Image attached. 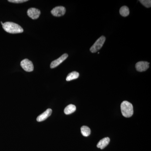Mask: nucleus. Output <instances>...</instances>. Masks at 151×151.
<instances>
[{
    "label": "nucleus",
    "mask_w": 151,
    "mask_h": 151,
    "mask_svg": "<svg viewBox=\"0 0 151 151\" xmlns=\"http://www.w3.org/2000/svg\"><path fill=\"white\" fill-rule=\"evenodd\" d=\"M150 63L147 61H139L135 65L136 69L139 72H143L147 70L149 68Z\"/></svg>",
    "instance_id": "obj_7"
},
{
    "label": "nucleus",
    "mask_w": 151,
    "mask_h": 151,
    "mask_svg": "<svg viewBox=\"0 0 151 151\" xmlns=\"http://www.w3.org/2000/svg\"><path fill=\"white\" fill-rule=\"evenodd\" d=\"M1 24L2 25L4 24V23H3L2 22H1Z\"/></svg>",
    "instance_id": "obj_17"
},
{
    "label": "nucleus",
    "mask_w": 151,
    "mask_h": 151,
    "mask_svg": "<svg viewBox=\"0 0 151 151\" xmlns=\"http://www.w3.org/2000/svg\"><path fill=\"white\" fill-rule=\"evenodd\" d=\"M2 27L5 31L9 33H20L24 31L20 26L12 22H6L2 25Z\"/></svg>",
    "instance_id": "obj_1"
},
{
    "label": "nucleus",
    "mask_w": 151,
    "mask_h": 151,
    "mask_svg": "<svg viewBox=\"0 0 151 151\" xmlns=\"http://www.w3.org/2000/svg\"><path fill=\"white\" fill-rule=\"evenodd\" d=\"M27 14L28 16L32 19H36L40 16L41 12L38 9L31 8L28 10Z\"/></svg>",
    "instance_id": "obj_6"
},
{
    "label": "nucleus",
    "mask_w": 151,
    "mask_h": 151,
    "mask_svg": "<svg viewBox=\"0 0 151 151\" xmlns=\"http://www.w3.org/2000/svg\"><path fill=\"white\" fill-rule=\"evenodd\" d=\"M140 2L143 6L147 8H150L151 1L150 0H140Z\"/></svg>",
    "instance_id": "obj_15"
},
{
    "label": "nucleus",
    "mask_w": 151,
    "mask_h": 151,
    "mask_svg": "<svg viewBox=\"0 0 151 151\" xmlns=\"http://www.w3.org/2000/svg\"><path fill=\"white\" fill-rule=\"evenodd\" d=\"M110 142V139L109 137L103 138V139L99 141V142L97 144V147L103 150L108 145Z\"/></svg>",
    "instance_id": "obj_10"
},
{
    "label": "nucleus",
    "mask_w": 151,
    "mask_h": 151,
    "mask_svg": "<svg viewBox=\"0 0 151 151\" xmlns=\"http://www.w3.org/2000/svg\"><path fill=\"white\" fill-rule=\"evenodd\" d=\"M106 38L104 36H102L97 40L93 45L90 49V51L92 53H95L102 48L103 45L105 43Z\"/></svg>",
    "instance_id": "obj_3"
},
{
    "label": "nucleus",
    "mask_w": 151,
    "mask_h": 151,
    "mask_svg": "<svg viewBox=\"0 0 151 151\" xmlns=\"http://www.w3.org/2000/svg\"><path fill=\"white\" fill-rule=\"evenodd\" d=\"M121 111L123 116L126 118L132 117L134 113L133 105L129 102L124 101L121 105Z\"/></svg>",
    "instance_id": "obj_2"
},
{
    "label": "nucleus",
    "mask_w": 151,
    "mask_h": 151,
    "mask_svg": "<svg viewBox=\"0 0 151 151\" xmlns=\"http://www.w3.org/2000/svg\"><path fill=\"white\" fill-rule=\"evenodd\" d=\"M81 133L84 137H88L91 134V130L90 128L86 126H83L81 127Z\"/></svg>",
    "instance_id": "obj_14"
},
{
    "label": "nucleus",
    "mask_w": 151,
    "mask_h": 151,
    "mask_svg": "<svg viewBox=\"0 0 151 151\" xmlns=\"http://www.w3.org/2000/svg\"><path fill=\"white\" fill-rule=\"evenodd\" d=\"M52 112V111L51 109H47L45 112L38 116L37 118V121L38 122H43L51 115Z\"/></svg>",
    "instance_id": "obj_9"
},
{
    "label": "nucleus",
    "mask_w": 151,
    "mask_h": 151,
    "mask_svg": "<svg viewBox=\"0 0 151 151\" xmlns=\"http://www.w3.org/2000/svg\"><path fill=\"white\" fill-rule=\"evenodd\" d=\"M76 110V107L75 105L70 104V105H68L67 107L65 108L64 111V113L66 115H69V114H71L75 112Z\"/></svg>",
    "instance_id": "obj_11"
},
{
    "label": "nucleus",
    "mask_w": 151,
    "mask_h": 151,
    "mask_svg": "<svg viewBox=\"0 0 151 151\" xmlns=\"http://www.w3.org/2000/svg\"><path fill=\"white\" fill-rule=\"evenodd\" d=\"M22 68L27 72H32L34 70V65L31 61L28 59L23 60L21 62Z\"/></svg>",
    "instance_id": "obj_4"
},
{
    "label": "nucleus",
    "mask_w": 151,
    "mask_h": 151,
    "mask_svg": "<svg viewBox=\"0 0 151 151\" xmlns=\"http://www.w3.org/2000/svg\"><path fill=\"white\" fill-rule=\"evenodd\" d=\"M79 74L78 72H76V71H73L68 75L66 78V80L67 81H70L74 80V79L78 78L79 77Z\"/></svg>",
    "instance_id": "obj_12"
},
{
    "label": "nucleus",
    "mask_w": 151,
    "mask_h": 151,
    "mask_svg": "<svg viewBox=\"0 0 151 151\" xmlns=\"http://www.w3.org/2000/svg\"><path fill=\"white\" fill-rule=\"evenodd\" d=\"M120 14L122 16L126 17L128 16L130 12L129 8L127 6H123L120 9Z\"/></svg>",
    "instance_id": "obj_13"
},
{
    "label": "nucleus",
    "mask_w": 151,
    "mask_h": 151,
    "mask_svg": "<svg viewBox=\"0 0 151 151\" xmlns=\"http://www.w3.org/2000/svg\"><path fill=\"white\" fill-rule=\"evenodd\" d=\"M27 0H9L8 1L10 2L19 4V3L25 2H27Z\"/></svg>",
    "instance_id": "obj_16"
},
{
    "label": "nucleus",
    "mask_w": 151,
    "mask_h": 151,
    "mask_svg": "<svg viewBox=\"0 0 151 151\" xmlns=\"http://www.w3.org/2000/svg\"><path fill=\"white\" fill-rule=\"evenodd\" d=\"M66 9L62 6L55 7L51 11V13L55 17H60L64 15L65 13Z\"/></svg>",
    "instance_id": "obj_5"
},
{
    "label": "nucleus",
    "mask_w": 151,
    "mask_h": 151,
    "mask_svg": "<svg viewBox=\"0 0 151 151\" xmlns=\"http://www.w3.org/2000/svg\"><path fill=\"white\" fill-rule=\"evenodd\" d=\"M68 57V55L65 53L61 55L59 58L52 61L50 64V68H53L57 67L60 63H62L63 61H64Z\"/></svg>",
    "instance_id": "obj_8"
}]
</instances>
